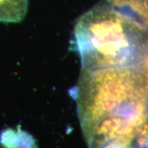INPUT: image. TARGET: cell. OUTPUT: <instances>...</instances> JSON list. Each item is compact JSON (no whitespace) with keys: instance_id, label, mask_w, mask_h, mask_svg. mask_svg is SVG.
I'll return each mask as SVG.
<instances>
[{"instance_id":"6da1fadb","label":"cell","mask_w":148,"mask_h":148,"mask_svg":"<svg viewBox=\"0 0 148 148\" xmlns=\"http://www.w3.org/2000/svg\"><path fill=\"white\" fill-rule=\"evenodd\" d=\"M70 92L88 148H136L148 116V69H82Z\"/></svg>"},{"instance_id":"7a4b0ae2","label":"cell","mask_w":148,"mask_h":148,"mask_svg":"<svg viewBox=\"0 0 148 148\" xmlns=\"http://www.w3.org/2000/svg\"><path fill=\"white\" fill-rule=\"evenodd\" d=\"M73 36L82 69L142 66L148 53V26L106 3L83 14Z\"/></svg>"},{"instance_id":"3957f363","label":"cell","mask_w":148,"mask_h":148,"mask_svg":"<svg viewBox=\"0 0 148 148\" xmlns=\"http://www.w3.org/2000/svg\"><path fill=\"white\" fill-rule=\"evenodd\" d=\"M111 8L148 26V0H105Z\"/></svg>"},{"instance_id":"277c9868","label":"cell","mask_w":148,"mask_h":148,"mask_svg":"<svg viewBox=\"0 0 148 148\" xmlns=\"http://www.w3.org/2000/svg\"><path fill=\"white\" fill-rule=\"evenodd\" d=\"M28 0H0V22L20 23L25 18Z\"/></svg>"},{"instance_id":"5b68a950","label":"cell","mask_w":148,"mask_h":148,"mask_svg":"<svg viewBox=\"0 0 148 148\" xmlns=\"http://www.w3.org/2000/svg\"><path fill=\"white\" fill-rule=\"evenodd\" d=\"M16 136L14 148H38L35 138L20 126L16 128Z\"/></svg>"},{"instance_id":"8992f818","label":"cell","mask_w":148,"mask_h":148,"mask_svg":"<svg viewBox=\"0 0 148 148\" xmlns=\"http://www.w3.org/2000/svg\"><path fill=\"white\" fill-rule=\"evenodd\" d=\"M16 130L11 127L3 130L0 133V145L3 148H14Z\"/></svg>"},{"instance_id":"52a82bcc","label":"cell","mask_w":148,"mask_h":148,"mask_svg":"<svg viewBox=\"0 0 148 148\" xmlns=\"http://www.w3.org/2000/svg\"><path fill=\"white\" fill-rule=\"evenodd\" d=\"M135 147L136 148H148V116L138 128Z\"/></svg>"}]
</instances>
